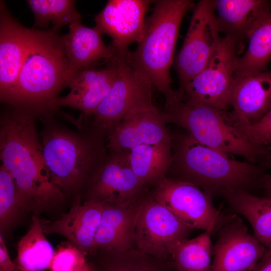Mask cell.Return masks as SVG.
I'll list each match as a JSON object with an SVG mask.
<instances>
[{
  "label": "cell",
  "instance_id": "obj_16",
  "mask_svg": "<svg viewBox=\"0 0 271 271\" xmlns=\"http://www.w3.org/2000/svg\"><path fill=\"white\" fill-rule=\"evenodd\" d=\"M230 104L235 127L251 126L260 121L271 109V70L235 73Z\"/></svg>",
  "mask_w": 271,
  "mask_h": 271
},
{
  "label": "cell",
  "instance_id": "obj_28",
  "mask_svg": "<svg viewBox=\"0 0 271 271\" xmlns=\"http://www.w3.org/2000/svg\"><path fill=\"white\" fill-rule=\"evenodd\" d=\"M27 3L33 13L35 27L52 28L58 31L62 27L81 20L82 16L73 0H28Z\"/></svg>",
  "mask_w": 271,
  "mask_h": 271
},
{
  "label": "cell",
  "instance_id": "obj_2",
  "mask_svg": "<svg viewBox=\"0 0 271 271\" xmlns=\"http://www.w3.org/2000/svg\"><path fill=\"white\" fill-rule=\"evenodd\" d=\"M171 134L173 159L166 177L196 186L212 200L260 188L263 165L239 161L232 154L199 143L186 131Z\"/></svg>",
  "mask_w": 271,
  "mask_h": 271
},
{
  "label": "cell",
  "instance_id": "obj_8",
  "mask_svg": "<svg viewBox=\"0 0 271 271\" xmlns=\"http://www.w3.org/2000/svg\"><path fill=\"white\" fill-rule=\"evenodd\" d=\"M192 230L146 190L136 221L135 248L168 261L174 248L188 239Z\"/></svg>",
  "mask_w": 271,
  "mask_h": 271
},
{
  "label": "cell",
  "instance_id": "obj_1",
  "mask_svg": "<svg viewBox=\"0 0 271 271\" xmlns=\"http://www.w3.org/2000/svg\"><path fill=\"white\" fill-rule=\"evenodd\" d=\"M36 119L32 113L13 106L2 112L0 157L15 182L23 211L37 215L62 201L66 195L52 179Z\"/></svg>",
  "mask_w": 271,
  "mask_h": 271
},
{
  "label": "cell",
  "instance_id": "obj_24",
  "mask_svg": "<svg viewBox=\"0 0 271 271\" xmlns=\"http://www.w3.org/2000/svg\"><path fill=\"white\" fill-rule=\"evenodd\" d=\"M55 251L45 235L43 220L33 217L27 232L17 244L16 264L22 271L50 268Z\"/></svg>",
  "mask_w": 271,
  "mask_h": 271
},
{
  "label": "cell",
  "instance_id": "obj_29",
  "mask_svg": "<svg viewBox=\"0 0 271 271\" xmlns=\"http://www.w3.org/2000/svg\"><path fill=\"white\" fill-rule=\"evenodd\" d=\"M24 212L19 198L15 182L9 171L0 167V228L5 232L17 221Z\"/></svg>",
  "mask_w": 271,
  "mask_h": 271
},
{
  "label": "cell",
  "instance_id": "obj_12",
  "mask_svg": "<svg viewBox=\"0 0 271 271\" xmlns=\"http://www.w3.org/2000/svg\"><path fill=\"white\" fill-rule=\"evenodd\" d=\"M168 117L153 103L131 109L106 133L108 152L128 151L144 144L153 145L171 140L166 127Z\"/></svg>",
  "mask_w": 271,
  "mask_h": 271
},
{
  "label": "cell",
  "instance_id": "obj_17",
  "mask_svg": "<svg viewBox=\"0 0 271 271\" xmlns=\"http://www.w3.org/2000/svg\"><path fill=\"white\" fill-rule=\"evenodd\" d=\"M32 32L10 14L0 1V98L15 84L26 57Z\"/></svg>",
  "mask_w": 271,
  "mask_h": 271
},
{
  "label": "cell",
  "instance_id": "obj_25",
  "mask_svg": "<svg viewBox=\"0 0 271 271\" xmlns=\"http://www.w3.org/2000/svg\"><path fill=\"white\" fill-rule=\"evenodd\" d=\"M247 48L238 57L236 73L247 74L267 70L271 60V12L262 18L248 34Z\"/></svg>",
  "mask_w": 271,
  "mask_h": 271
},
{
  "label": "cell",
  "instance_id": "obj_9",
  "mask_svg": "<svg viewBox=\"0 0 271 271\" xmlns=\"http://www.w3.org/2000/svg\"><path fill=\"white\" fill-rule=\"evenodd\" d=\"M212 1L196 5L183 44L175 61L179 96L189 82L206 66L221 43Z\"/></svg>",
  "mask_w": 271,
  "mask_h": 271
},
{
  "label": "cell",
  "instance_id": "obj_23",
  "mask_svg": "<svg viewBox=\"0 0 271 271\" xmlns=\"http://www.w3.org/2000/svg\"><path fill=\"white\" fill-rule=\"evenodd\" d=\"M224 198L233 212L247 219L255 239L265 247L271 246V196L258 197L242 190L229 193Z\"/></svg>",
  "mask_w": 271,
  "mask_h": 271
},
{
  "label": "cell",
  "instance_id": "obj_14",
  "mask_svg": "<svg viewBox=\"0 0 271 271\" xmlns=\"http://www.w3.org/2000/svg\"><path fill=\"white\" fill-rule=\"evenodd\" d=\"M107 160L87 189V200L123 205L147 189L133 173L128 151L108 152Z\"/></svg>",
  "mask_w": 271,
  "mask_h": 271
},
{
  "label": "cell",
  "instance_id": "obj_20",
  "mask_svg": "<svg viewBox=\"0 0 271 271\" xmlns=\"http://www.w3.org/2000/svg\"><path fill=\"white\" fill-rule=\"evenodd\" d=\"M62 39L69 62L71 81L79 71L90 69L102 60L108 62L116 53L111 44L105 45L102 34L95 27L85 26L81 20L70 24L68 33Z\"/></svg>",
  "mask_w": 271,
  "mask_h": 271
},
{
  "label": "cell",
  "instance_id": "obj_3",
  "mask_svg": "<svg viewBox=\"0 0 271 271\" xmlns=\"http://www.w3.org/2000/svg\"><path fill=\"white\" fill-rule=\"evenodd\" d=\"M69 67L58 31L32 28L16 82L1 102L32 113L37 118L51 116L57 110L54 102L58 94L71 82Z\"/></svg>",
  "mask_w": 271,
  "mask_h": 271
},
{
  "label": "cell",
  "instance_id": "obj_35",
  "mask_svg": "<svg viewBox=\"0 0 271 271\" xmlns=\"http://www.w3.org/2000/svg\"><path fill=\"white\" fill-rule=\"evenodd\" d=\"M262 164L266 168L271 166V151L266 154Z\"/></svg>",
  "mask_w": 271,
  "mask_h": 271
},
{
  "label": "cell",
  "instance_id": "obj_6",
  "mask_svg": "<svg viewBox=\"0 0 271 271\" xmlns=\"http://www.w3.org/2000/svg\"><path fill=\"white\" fill-rule=\"evenodd\" d=\"M168 122L183 128L199 143L253 164L265 156L250 146L233 123L230 111L185 101L176 96L165 104Z\"/></svg>",
  "mask_w": 271,
  "mask_h": 271
},
{
  "label": "cell",
  "instance_id": "obj_19",
  "mask_svg": "<svg viewBox=\"0 0 271 271\" xmlns=\"http://www.w3.org/2000/svg\"><path fill=\"white\" fill-rule=\"evenodd\" d=\"M103 206V203L90 200L81 204L79 200L59 219L52 222L43 220L44 232L60 235L86 255L92 254Z\"/></svg>",
  "mask_w": 271,
  "mask_h": 271
},
{
  "label": "cell",
  "instance_id": "obj_4",
  "mask_svg": "<svg viewBox=\"0 0 271 271\" xmlns=\"http://www.w3.org/2000/svg\"><path fill=\"white\" fill-rule=\"evenodd\" d=\"M43 119L49 123L41 139L53 182L66 195L87 189L107 160L106 132L92 123L78 132Z\"/></svg>",
  "mask_w": 271,
  "mask_h": 271
},
{
  "label": "cell",
  "instance_id": "obj_11",
  "mask_svg": "<svg viewBox=\"0 0 271 271\" xmlns=\"http://www.w3.org/2000/svg\"><path fill=\"white\" fill-rule=\"evenodd\" d=\"M127 54L115 53L113 56L118 66L117 78L92 114V123L106 132L131 109L153 103V86L129 64L126 59Z\"/></svg>",
  "mask_w": 271,
  "mask_h": 271
},
{
  "label": "cell",
  "instance_id": "obj_7",
  "mask_svg": "<svg viewBox=\"0 0 271 271\" xmlns=\"http://www.w3.org/2000/svg\"><path fill=\"white\" fill-rule=\"evenodd\" d=\"M150 188L156 201L192 229L217 234L232 214L216 209L213 200L202 189L187 182L165 177Z\"/></svg>",
  "mask_w": 271,
  "mask_h": 271
},
{
  "label": "cell",
  "instance_id": "obj_13",
  "mask_svg": "<svg viewBox=\"0 0 271 271\" xmlns=\"http://www.w3.org/2000/svg\"><path fill=\"white\" fill-rule=\"evenodd\" d=\"M216 235L211 271H250L266 249L235 213Z\"/></svg>",
  "mask_w": 271,
  "mask_h": 271
},
{
  "label": "cell",
  "instance_id": "obj_32",
  "mask_svg": "<svg viewBox=\"0 0 271 271\" xmlns=\"http://www.w3.org/2000/svg\"><path fill=\"white\" fill-rule=\"evenodd\" d=\"M0 271H22L8 253L3 237L0 235Z\"/></svg>",
  "mask_w": 271,
  "mask_h": 271
},
{
  "label": "cell",
  "instance_id": "obj_27",
  "mask_svg": "<svg viewBox=\"0 0 271 271\" xmlns=\"http://www.w3.org/2000/svg\"><path fill=\"white\" fill-rule=\"evenodd\" d=\"M211 236L205 231L196 237L180 242L174 248L170 258L177 271H211L213 256Z\"/></svg>",
  "mask_w": 271,
  "mask_h": 271
},
{
  "label": "cell",
  "instance_id": "obj_22",
  "mask_svg": "<svg viewBox=\"0 0 271 271\" xmlns=\"http://www.w3.org/2000/svg\"><path fill=\"white\" fill-rule=\"evenodd\" d=\"M172 159L171 140L136 146L129 154L131 168L146 188L154 187L166 176Z\"/></svg>",
  "mask_w": 271,
  "mask_h": 271
},
{
  "label": "cell",
  "instance_id": "obj_18",
  "mask_svg": "<svg viewBox=\"0 0 271 271\" xmlns=\"http://www.w3.org/2000/svg\"><path fill=\"white\" fill-rule=\"evenodd\" d=\"M143 194L126 205L104 203L92 254L123 252L135 248V225Z\"/></svg>",
  "mask_w": 271,
  "mask_h": 271
},
{
  "label": "cell",
  "instance_id": "obj_21",
  "mask_svg": "<svg viewBox=\"0 0 271 271\" xmlns=\"http://www.w3.org/2000/svg\"><path fill=\"white\" fill-rule=\"evenodd\" d=\"M220 33L238 41L247 38L254 26L271 12L266 0L212 1Z\"/></svg>",
  "mask_w": 271,
  "mask_h": 271
},
{
  "label": "cell",
  "instance_id": "obj_34",
  "mask_svg": "<svg viewBox=\"0 0 271 271\" xmlns=\"http://www.w3.org/2000/svg\"><path fill=\"white\" fill-rule=\"evenodd\" d=\"M260 188L264 192V196H271V175L264 174L261 179Z\"/></svg>",
  "mask_w": 271,
  "mask_h": 271
},
{
  "label": "cell",
  "instance_id": "obj_33",
  "mask_svg": "<svg viewBox=\"0 0 271 271\" xmlns=\"http://www.w3.org/2000/svg\"><path fill=\"white\" fill-rule=\"evenodd\" d=\"M265 248L261 259L250 271H271V246Z\"/></svg>",
  "mask_w": 271,
  "mask_h": 271
},
{
  "label": "cell",
  "instance_id": "obj_15",
  "mask_svg": "<svg viewBox=\"0 0 271 271\" xmlns=\"http://www.w3.org/2000/svg\"><path fill=\"white\" fill-rule=\"evenodd\" d=\"M152 1L109 0L95 17V27L109 36L116 53L127 54L129 46L139 43L145 29V16Z\"/></svg>",
  "mask_w": 271,
  "mask_h": 271
},
{
  "label": "cell",
  "instance_id": "obj_30",
  "mask_svg": "<svg viewBox=\"0 0 271 271\" xmlns=\"http://www.w3.org/2000/svg\"><path fill=\"white\" fill-rule=\"evenodd\" d=\"M87 255L69 242L60 244L55 251L51 271H94Z\"/></svg>",
  "mask_w": 271,
  "mask_h": 271
},
{
  "label": "cell",
  "instance_id": "obj_31",
  "mask_svg": "<svg viewBox=\"0 0 271 271\" xmlns=\"http://www.w3.org/2000/svg\"><path fill=\"white\" fill-rule=\"evenodd\" d=\"M244 139L254 149L266 155L271 150V109L256 124L236 127Z\"/></svg>",
  "mask_w": 271,
  "mask_h": 271
},
{
  "label": "cell",
  "instance_id": "obj_26",
  "mask_svg": "<svg viewBox=\"0 0 271 271\" xmlns=\"http://www.w3.org/2000/svg\"><path fill=\"white\" fill-rule=\"evenodd\" d=\"M100 253V258L90 262L94 271H177L171 260H160L137 248Z\"/></svg>",
  "mask_w": 271,
  "mask_h": 271
},
{
  "label": "cell",
  "instance_id": "obj_5",
  "mask_svg": "<svg viewBox=\"0 0 271 271\" xmlns=\"http://www.w3.org/2000/svg\"><path fill=\"white\" fill-rule=\"evenodd\" d=\"M154 4L152 14L145 20L143 38L126 59L163 94L166 103L176 96L171 87L170 68L182 21L194 3L190 0H158Z\"/></svg>",
  "mask_w": 271,
  "mask_h": 271
},
{
  "label": "cell",
  "instance_id": "obj_10",
  "mask_svg": "<svg viewBox=\"0 0 271 271\" xmlns=\"http://www.w3.org/2000/svg\"><path fill=\"white\" fill-rule=\"evenodd\" d=\"M237 42L233 38L222 37L206 66L189 82L178 97L185 101L228 110L238 58Z\"/></svg>",
  "mask_w": 271,
  "mask_h": 271
}]
</instances>
